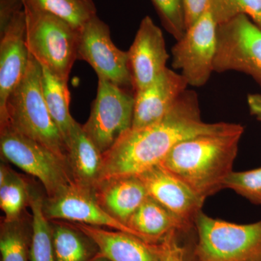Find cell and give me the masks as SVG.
Returning a JSON list of instances; mask_svg holds the SVG:
<instances>
[{
	"mask_svg": "<svg viewBox=\"0 0 261 261\" xmlns=\"http://www.w3.org/2000/svg\"><path fill=\"white\" fill-rule=\"evenodd\" d=\"M27 183L19 175L10 171L4 165L0 170V207L6 222L18 221L24 206L29 200Z\"/></svg>",
	"mask_w": 261,
	"mask_h": 261,
	"instance_id": "603a6c76",
	"label": "cell"
},
{
	"mask_svg": "<svg viewBox=\"0 0 261 261\" xmlns=\"http://www.w3.org/2000/svg\"><path fill=\"white\" fill-rule=\"evenodd\" d=\"M189 86L181 73L166 68L146 88L135 92L133 128H142L161 120Z\"/></svg>",
	"mask_w": 261,
	"mask_h": 261,
	"instance_id": "9a60e30c",
	"label": "cell"
},
{
	"mask_svg": "<svg viewBox=\"0 0 261 261\" xmlns=\"http://www.w3.org/2000/svg\"><path fill=\"white\" fill-rule=\"evenodd\" d=\"M44 212L49 221L63 219L99 227L106 226L138 238L129 226L103 208L96 199L93 190L75 182L44 200Z\"/></svg>",
	"mask_w": 261,
	"mask_h": 261,
	"instance_id": "7c38bea8",
	"label": "cell"
},
{
	"mask_svg": "<svg viewBox=\"0 0 261 261\" xmlns=\"http://www.w3.org/2000/svg\"><path fill=\"white\" fill-rule=\"evenodd\" d=\"M42 91L53 121L66 142L75 120L70 113V92L68 82L61 80L42 67ZM66 144V143H65Z\"/></svg>",
	"mask_w": 261,
	"mask_h": 261,
	"instance_id": "ffe728a7",
	"label": "cell"
},
{
	"mask_svg": "<svg viewBox=\"0 0 261 261\" xmlns=\"http://www.w3.org/2000/svg\"><path fill=\"white\" fill-rule=\"evenodd\" d=\"M0 129V149L3 157L37 177L48 197L74 183L68 163L50 149L10 126Z\"/></svg>",
	"mask_w": 261,
	"mask_h": 261,
	"instance_id": "8992f818",
	"label": "cell"
},
{
	"mask_svg": "<svg viewBox=\"0 0 261 261\" xmlns=\"http://www.w3.org/2000/svg\"><path fill=\"white\" fill-rule=\"evenodd\" d=\"M23 3L56 15L80 31L97 15L93 0H22Z\"/></svg>",
	"mask_w": 261,
	"mask_h": 261,
	"instance_id": "7402d4cb",
	"label": "cell"
},
{
	"mask_svg": "<svg viewBox=\"0 0 261 261\" xmlns=\"http://www.w3.org/2000/svg\"><path fill=\"white\" fill-rule=\"evenodd\" d=\"M42 80V65L29 54L23 78L7 102L6 123L1 128L13 127L68 163L66 144L48 110Z\"/></svg>",
	"mask_w": 261,
	"mask_h": 261,
	"instance_id": "3957f363",
	"label": "cell"
},
{
	"mask_svg": "<svg viewBox=\"0 0 261 261\" xmlns=\"http://www.w3.org/2000/svg\"><path fill=\"white\" fill-rule=\"evenodd\" d=\"M164 28L176 41L187 32L186 18L182 0H152Z\"/></svg>",
	"mask_w": 261,
	"mask_h": 261,
	"instance_id": "83f0119b",
	"label": "cell"
},
{
	"mask_svg": "<svg viewBox=\"0 0 261 261\" xmlns=\"http://www.w3.org/2000/svg\"><path fill=\"white\" fill-rule=\"evenodd\" d=\"M135 104L129 89L98 78L97 96L83 128L102 154L132 128Z\"/></svg>",
	"mask_w": 261,
	"mask_h": 261,
	"instance_id": "52a82bcc",
	"label": "cell"
},
{
	"mask_svg": "<svg viewBox=\"0 0 261 261\" xmlns=\"http://www.w3.org/2000/svg\"><path fill=\"white\" fill-rule=\"evenodd\" d=\"M99 250V256L111 261H162L161 244H151L123 231H111L81 223L72 224Z\"/></svg>",
	"mask_w": 261,
	"mask_h": 261,
	"instance_id": "2e32d148",
	"label": "cell"
},
{
	"mask_svg": "<svg viewBox=\"0 0 261 261\" xmlns=\"http://www.w3.org/2000/svg\"><path fill=\"white\" fill-rule=\"evenodd\" d=\"M188 231H173L164 238L161 243L162 261H197L195 255L197 238L188 240L183 239Z\"/></svg>",
	"mask_w": 261,
	"mask_h": 261,
	"instance_id": "f1b7e54d",
	"label": "cell"
},
{
	"mask_svg": "<svg viewBox=\"0 0 261 261\" xmlns=\"http://www.w3.org/2000/svg\"><path fill=\"white\" fill-rule=\"evenodd\" d=\"M243 133L244 128L183 141L173 147L160 165L205 200L224 189L225 180L233 171Z\"/></svg>",
	"mask_w": 261,
	"mask_h": 261,
	"instance_id": "7a4b0ae2",
	"label": "cell"
},
{
	"mask_svg": "<svg viewBox=\"0 0 261 261\" xmlns=\"http://www.w3.org/2000/svg\"><path fill=\"white\" fill-rule=\"evenodd\" d=\"M217 27L208 5L171 49L173 68L179 70L192 87H203L214 72Z\"/></svg>",
	"mask_w": 261,
	"mask_h": 261,
	"instance_id": "9c48e42d",
	"label": "cell"
},
{
	"mask_svg": "<svg viewBox=\"0 0 261 261\" xmlns=\"http://www.w3.org/2000/svg\"><path fill=\"white\" fill-rule=\"evenodd\" d=\"M209 8L218 25L246 15L261 29V0H209Z\"/></svg>",
	"mask_w": 261,
	"mask_h": 261,
	"instance_id": "d4e9b609",
	"label": "cell"
},
{
	"mask_svg": "<svg viewBox=\"0 0 261 261\" xmlns=\"http://www.w3.org/2000/svg\"><path fill=\"white\" fill-rule=\"evenodd\" d=\"M247 101L250 114L261 122V94H248Z\"/></svg>",
	"mask_w": 261,
	"mask_h": 261,
	"instance_id": "4dcf8cb0",
	"label": "cell"
},
{
	"mask_svg": "<svg viewBox=\"0 0 261 261\" xmlns=\"http://www.w3.org/2000/svg\"><path fill=\"white\" fill-rule=\"evenodd\" d=\"M149 196L187 224L195 226L205 200L161 165H156L137 175Z\"/></svg>",
	"mask_w": 261,
	"mask_h": 261,
	"instance_id": "5bb4252c",
	"label": "cell"
},
{
	"mask_svg": "<svg viewBox=\"0 0 261 261\" xmlns=\"http://www.w3.org/2000/svg\"><path fill=\"white\" fill-rule=\"evenodd\" d=\"M51 233L55 260H88V247L78 230L72 225L54 224Z\"/></svg>",
	"mask_w": 261,
	"mask_h": 261,
	"instance_id": "cb8c5ba5",
	"label": "cell"
},
{
	"mask_svg": "<svg viewBox=\"0 0 261 261\" xmlns=\"http://www.w3.org/2000/svg\"><path fill=\"white\" fill-rule=\"evenodd\" d=\"M65 143L68 164L75 183L94 190L102 175V154L76 121Z\"/></svg>",
	"mask_w": 261,
	"mask_h": 261,
	"instance_id": "ac0fdd59",
	"label": "cell"
},
{
	"mask_svg": "<svg viewBox=\"0 0 261 261\" xmlns=\"http://www.w3.org/2000/svg\"><path fill=\"white\" fill-rule=\"evenodd\" d=\"M128 54L135 92L146 88L167 68L170 56L163 32L150 17L142 19Z\"/></svg>",
	"mask_w": 261,
	"mask_h": 261,
	"instance_id": "4fadbf2b",
	"label": "cell"
},
{
	"mask_svg": "<svg viewBox=\"0 0 261 261\" xmlns=\"http://www.w3.org/2000/svg\"><path fill=\"white\" fill-rule=\"evenodd\" d=\"M231 189L254 205H261V167L250 171H232L224 182V189Z\"/></svg>",
	"mask_w": 261,
	"mask_h": 261,
	"instance_id": "4316f807",
	"label": "cell"
},
{
	"mask_svg": "<svg viewBox=\"0 0 261 261\" xmlns=\"http://www.w3.org/2000/svg\"><path fill=\"white\" fill-rule=\"evenodd\" d=\"M93 192L103 208L127 226L130 217L149 197L145 185L137 176L103 180Z\"/></svg>",
	"mask_w": 261,
	"mask_h": 261,
	"instance_id": "e0dca14e",
	"label": "cell"
},
{
	"mask_svg": "<svg viewBox=\"0 0 261 261\" xmlns=\"http://www.w3.org/2000/svg\"><path fill=\"white\" fill-rule=\"evenodd\" d=\"M77 59L88 63L98 78L134 90L128 51L115 45L109 27L97 15L80 31Z\"/></svg>",
	"mask_w": 261,
	"mask_h": 261,
	"instance_id": "30bf717a",
	"label": "cell"
},
{
	"mask_svg": "<svg viewBox=\"0 0 261 261\" xmlns=\"http://www.w3.org/2000/svg\"><path fill=\"white\" fill-rule=\"evenodd\" d=\"M23 3V2H22ZM29 54L68 82L77 60L80 31L56 15L23 3Z\"/></svg>",
	"mask_w": 261,
	"mask_h": 261,
	"instance_id": "277c9868",
	"label": "cell"
},
{
	"mask_svg": "<svg viewBox=\"0 0 261 261\" xmlns=\"http://www.w3.org/2000/svg\"><path fill=\"white\" fill-rule=\"evenodd\" d=\"M93 261H111L108 260V259L106 258V257H102V256H98L97 258L95 259V260Z\"/></svg>",
	"mask_w": 261,
	"mask_h": 261,
	"instance_id": "1f68e13d",
	"label": "cell"
},
{
	"mask_svg": "<svg viewBox=\"0 0 261 261\" xmlns=\"http://www.w3.org/2000/svg\"><path fill=\"white\" fill-rule=\"evenodd\" d=\"M0 127H3L6 123L7 102L23 78L29 63L23 8L0 21Z\"/></svg>",
	"mask_w": 261,
	"mask_h": 261,
	"instance_id": "8fae6325",
	"label": "cell"
},
{
	"mask_svg": "<svg viewBox=\"0 0 261 261\" xmlns=\"http://www.w3.org/2000/svg\"><path fill=\"white\" fill-rule=\"evenodd\" d=\"M185 12L187 29L195 23L208 8L209 0H182Z\"/></svg>",
	"mask_w": 261,
	"mask_h": 261,
	"instance_id": "f546056e",
	"label": "cell"
},
{
	"mask_svg": "<svg viewBox=\"0 0 261 261\" xmlns=\"http://www.w3.org/2000/svg\"><path fill=\"white\" fill-rule=\"evenodd\" d=\"M242 72L261 87V29L240 15L217 27V47L214 71Z\"/></svg>",
	"mask_w": 261,
	"mask_h": 261,
	"instance_id": "ba28073f",
	"label": "cell"
},
{
	"mask_svg": "<svg viewBox=\"0 0 261 261\" xmlns=\"http://www.w3.org/2000/svg\"><path fill=\"white\" fill-rule=\"evenodd\" d=\"M128 226L147 243L159 244L173 231H191L195 226L187 224L158 201L149 196L137 209Z\"/></svg>",
	"mask_w": 261,
	"mask_h": 261,
	"instance_id": "d6986e66",
	"label": "cell"
},
{
	"mask_svg": "<svg viewBox=\"0 0 261 261\" xmlns=\"http://www.w3.org/2000/svg\"><path fill=\"white\" fill-rule=\"evenodd\" d=\"M243 128L238 123L202 121L198 96L195 91L187 89L161 120L142 128H130L102 154L99 182L111 178L137 176L160 164L173 147L183 141Z\"/></svg>",
	"mask_w": 261,
	"mask_h": 261,
	"instance_id": "6da1fadb",
	"label": "cell"
},
{
	"mask_svg": "<svg viewBox=\"0 0 261 261\" xmlns=\"http://www.w3.org/2000/svg\"><path fill=\"white\" fill-rule=\"evenodd\" d=\"M195 226L197 261H261V220L233 224L201 211Z\"/></svg>",
	"mask_w": 261,
	"mask_h": 261,
	"instance_id": "5b68a950",
	"label": "cell"
},
{
	"mask_svg": "<svg viewBox=\"0 0 261 261\" xmlns=\"http://www.w3.org/2000/svg\"><path fill=\"white\" fill-rule=\"evenodd\" d=\"M29 205L32 213V261H56L53 233L49 221L44 212V200L37 192L31 191Z\"/></svg>",
	"mask_w": 261,
	"mask_h": 261,
	"instance_id": "44dd1931",
	"label": "cell"
},
{
	"mask_svg": "<svg viewBox=\"0 0 261 261\" xmlns=\"http://www.w3.org/2000/svg\"><path fill=\"white\" fill-rule=\"evenodd\" d=\"M2 261L27 260V247L23 228L18 221L6 222L0 238Z\"/></svg>",
	"mask_w": 261,
	"mask_h": 261,
	"instance_id": "484cf974",
	"label": "cell"
}]
</instances>
